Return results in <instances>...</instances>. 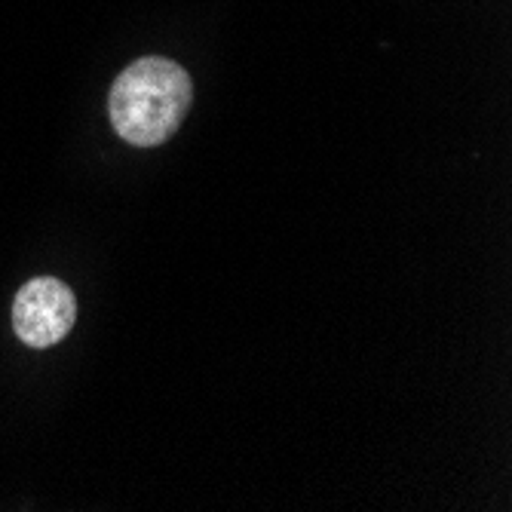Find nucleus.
<instances>
[{
    "label": "nucleus",
    "mask_w": 512,
    "mask_h": 512,
    "mask_svg": "<svg viewBox=\"0 0 512 512\" xmlns=\"http://www.w3.org/2000/svg\"><path fill=\"white\" fill-rule=\"evenodd\" d=\"M77 319V301L62 279L40 276L25 283L13 301V329L22 344L46 350L59 344Z\"/></svg>",
    "instance_id": "obj_2"
},
{
    "label": "nucleus",
    "mask_w": 512,
    "mask_h": 512,
    "mask_svg": "<svg viewBox=\"0 0 512 512\" xmlns=\"http://www.w3.org/2000/svg\"><path fill=\"white\" fill-rule=\"evenodd\" d=\"M194 99L191 74L172 59L148 56L126 65L114 80L108 114L120 138L135 148H157L178 132Z\"/></svg>",
    "instance_id": "obj_1"
}]
</instances>
